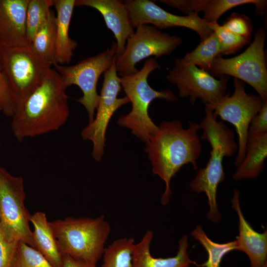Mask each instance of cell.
Listing matches in <instances>:
<instances>
[{
    "instance_id": "1",
    "label": "cell",
    "mask_w": 267,
    "mask_h": 267,
    "mask_svg": "<svg viewBox=\"0 0 267 267\" xmlns=\"http://www.w3.org/2000/svg\"><path fill=\"white\" fill-rule=\"evenodd\" d=\"M157 131L145 143V151L148 154L152 172L165 183V190L161 202L167 205L170 199L172 178L184 165H192L197 169V161L202 150L198 132L199 125L188 121L184 128L178 120L163 121Z\"/></svg>"
},
{
    "instance_id": "2",
    "label": "cell",
    "mask_w": 267,
    "mask_h": 267,
    "mask_svg": "<svg viewBox=\"0 0 267 267\" xmlns=\"http://www.w3.org/2000/svg\"><path fill=\"white\" fill-rule=\"evenodd\" d=\"M66 89L58 73L50 67L12 117L11 130L18 142L57 131L66 123L69 115Z\"/></svg>"
},
{
    "instance_id": "3",
    "label": "cell",
    "mask_w": 267,
    "mask_h": 267,
    "mask_svg": "<svg viewBox=\"0 0 267 267\" xmlns=\"http://www.w3.org/2000/svg\"><path fill=\"white\" fill-rule=\"evenodd\" d=\"M161 68L154 57L148 58L142 68L136 73L120 77V83L126 96L132 103V110L123 115L117 121L118 125L131 130L132 133L146 143L157 131L158 126L148 115L151 102L156 98L176 102L178 99L170 89L156 90L148 84L147 78L154 70Z\"/></svg>"
},
{
    "instance_id": "4",
    "label": "cell",
    "mask_w": 267,
    "mask_h": 267,
    "mask_svg": "<svg viewBox=\"0 0 267 267\" xmlns=\"http://www.w3.org/2000/svg\"><path fill=\"white\" fill-rule=\"evenodd\" d=\"M50 223L63 256L96 266L111 231L104 216L95 218L68 217Z\"/></svg>"
},
{
    "instance_id": "5",
    "label": "cell",
    "mask_w": 267,
    "mask_h": 267,
    "mask_svg": "<svg viewBox=\"0 0 267 267\" xmlns=\"http://www.w3.org/2000/svg\"><path fill=\"white\" fill-rule=\"evenodd\" d=\"M0 61L12 93L15 113L41 84L50 66L39 58L28 45L0 46Z\"/></svg>"
},
{
    "instance_id": "6",
    "label": "cell",
    "mask_w": 267,
    "mask_h": 267,
    "mask_svg": "<svg viewBox=\"0 0 267 267\" xmlns=\"http://www.w3.org/2000/svg\"><path fill=\"white\" fill-rule=\"evenodd\" d=\"M266 33L258 30L253 41L241 54L229 58L218 56L208 72L216 76H231L253 88L264 100H267V69L265 43Z\"/></svg>"
},
{
    "instance_id": "7",
    "label": "cell",
    "mask_w": 267,
    "mask_h": 267,
    "mask_svg": "<svg viewBox=\"0 0 267 267\" xmlns=\"http://www.w3.org/2000/svg\"><path fill=\"white\" fill-rule=\"evenodd\" d=\"M116 48V43H113L110 48L74 65L64 66L56 63L53 65L67 88L76 85L82 90L83 95L77 101L87 111L89 123L94 119L99 99V94L97 92L98 79L115 61Z\"/></svg>"
},
{
    "instance_id": "8",
    "label": "cell",
    "mask_w": 267,
    "mask_h": 267,
    "mask_svg": "<svg viewBox=\"0 0 267 267\" xmlns=\"http://www.w3.org/2000/svg\"><path fill=\"white\" fill-rule=\"evenodd\" d=\"M25 199L22 177L13 176L0 165V226L9 236L35 249Z\"/></svg>"
},
{
    "instance_id": "9",
    "label": "cell",
    "mask_w": 267,
    "mask_h": 267,
    "mask_svg": "<svg viewBox=\"0 0 267 267\" xmlns=\"http://www.w3.org/2000/svg\"><path fill=\"white\" fill-rule=\"evenodd\" d=\"M136 28L128 39L123 53L116 56L115 67L120 77L136 73L138 70L135 65L141 60L169 55L182 42L179 37L162 32L151 25H141Z\"/></svg>"
},
{
    "instance_id": "10",
    "label": "cell",
    "mask_w": 267,
    "mask_h": 267,
    "mask_svg": "<svg viewBox=\"0 0 267 267\" xmlns=\"http://www.w3.org/2000/svg\"><path fill=\"white\" fill-rule=\"evenodd\" d=\"M234 89L231 95L226 94L217 102L205 106L211 108L221 120L234 126L238 135V150L234 165L237 167L243 160L249 126L260 111L265 100L259 95L247 93L242 82L234 80Z\"/></svg>"
},
{
    "instance_id": "11",
    "label": "cell",
    "mask_w": 267,
    "mask_h": 267,
    "mask_svg": "<svg viewBox=\"0 0 267 267\" xmlns=\"http://www.w3.org/2000/svg\"><path fill=\"white\" fill-rule=\"evenodd\" d=\"M166 78L177 86L180 97H189L192 105L199 98L205 105L214 103L226 95L229 79L225 76L216 79L209 72L186 62L182 58L175 60Z\"/></svg>"
},
{
    "instance_id": "12",
    "label": "cell",
    "mask_w": 267,
    "mask_h": 267,
    "mask_svg": "<svg viewBox=\"0 0 267 267\" xmlns=\"http://www.w3.org/2000/svg\"><path fill=\"white\" fill-rule=\"evenodd\" d=\"M115 61L104 73V80L99 94L96 116L93 120L89 123L81 132V136L84 140H89L92 142L91 154L97 162L101 160L104 154L105 134L112 116L120 107L130 102L126 96L118 98L122 87Z\"/></svg>"
},
{
    "instance_id": "13",
    "label": "cell",
    "mask_w": 267,
    "mask_h": 267,
    "mask_svg": "<svg viewBox=\"0 0 267 267\" xmlns=\"http://www.w3.org/2000/svg\"><path fill=\"white\" fill-rule=\"evenodd\" d=\"M127 6L134 28L149 24L159 29L182 27L196 32L202 41L213 32L209 23L198 14L179 16L170 13L149 0L123 1Z\"/></svg>"
},
{
    "instance_id": "14",
    "label": "cell",
    "mask_w": 267,
    "mask_h": 267,
    "mask_svg": "<svg viewBox=\"0 0 267 267\" xmlns=\"http://www.w3.org/2000/svg\"><path fill=\"white\" fill-rule=\"evenodd\" d=\"M75 6L95 9L103 17L107 27L116 40V57L121 55L128 39L134 33L129 11L123 1L119 0H75Z\"/></svg>"
},
{
    "instance_id": "15",
    "label": "cell",
    "mask_w": 267,
    "mask_h": 267,
    "mask_svg": "<svg viewBox=\"0 0 267 267\" xmlns=\"http://www.w3.org/2000/svg\"><path fill=\"white\" fill-rule=\"evenodd\" d=\"M29 0H0V46L28 45L26 19Z\"/></svg>"
},
{
    "instance_id": "16",
    "label": "cell",
    "mask_w": 267,
    "mask_h": 267,
    "mask_svg": "<svg viewBox=\"0 0 267 267\" xmlns=\"http://www.w3.org/2000/svg\"><path fill=\"white\" fill-rule=\"evenodd\" d=\"M239 191L233 190L231 200L232 208L236 211L239 220V235L236 237L235 250L244 252L248 257L251 267H267V232L256 231L245 220L239 203Z\"/></svg>"
},
{
    "instance_id": "17",
    "label": "cell",
    "mask_w": 267,
    "mask_h": 267,
    "mask_svg": "<svg viewBox=\"0 0 267 267\" xmlns=\"http://www.w3.org/2000/svg\"><path fill=\"white\" fill-rule=\"evenodd\" d=\"M153 238V232L147 230L141 239L134 244L131 267H190L191 264L197 266L189 258L186 235L182 236L179 239L177 255L166 258H155L151 255L150 245Z\"/></svg>"
},
{
    "instance_id": "18",
    "label": "cell",
    "mask_w": 267,
    "mask_h": 267,
    "mask_svg": "<svg viewBox=\"0 0 267 267\" xmlns=\"http://www.w3.org/2000/svg\"><path fill=\"white\" fill-rule=\"evenodd\" d=\"M53 6L56 11L54 64L64 65L70 62L78 46L77 42L69 35L75 0H54Z\"/></svg>"
},
{
    "instance_id": "19",
    "label": "cell",
    "mask_w": 267,
    "mask_h": 267,
    "mask_svg": "<svg viewBox=\"0 0 267 267\" xmlns=\"http://www.w3.org/2000/svg\"><path fill=\"white\" fill-rule=\"evenodd\" d=\"M267 157V133L248 132L245 155L232 178L239 180L255 179L263 172Z\"/></svg>"
},
{
    "instance_id": "20",
    "label": "cell",
    "mask_w": 267,
    "mask_h": 267,
    "mask_svg": "<svg viewBox=\"0 0 267 267\" xmlns=\"http://www.w3.org/2000/svg\"><path fill=\"white\" fill-rule=\"evenodd\" d=\"M30 222L34 227L33 237L35 249L54 267H62L63 255L45 214L38 211L31 215Z\"/></svg>"
},
{
    "instance_id": "21",
    "label": "cell",
    "mask_w": 267,
    "mask_h": 267,
    "mask_svg": "<svg viewBox=\"0 0 267 267\" xmlns=\"http://www.w3.org/2000/svg\"><path fill=\"white\" fill-rule=\"evenodd\" d=\"M56 41L55 15L52 11L47 21L35 34L28 46L50 66L54 64Z\"/></svg>"
},
{
    "instance_id": "22",
    "label": "cell",
    "mask_w": 267,
    "mask_h": 267,
    "mask_svg": "<svg viewBox=\"0 0 267 267\" xmlns=\"http://www.w3.org/2000/svg\"><path fill=\"white\" fill-rule=\"evenodd\" d=\"M221 53L219 40L216 34L213 32L209 37L201 41L194 50L186 53L182 59L186 62L208 72L213 60L221 55Z\"/></svg>"
},
{
    "instance_id": "23",
    "label": "cell",
    "mask_w": 267,
    "mask_h": 267,
    "mask_svg": "<svg viewBox=\"0 0 267 267\" xmlns=\"http://www.w3.org/2000/svg\"><path fill=\"white\" fill-rule=\"evenodd\" d=\"M134 238L123 237L113 241L105 248L101 267H131Z\"/></svg>"
},
{
    "instance_id": "24",
    "label": "cell",
    "mask_w": 267,
    "mask_h": 267,
    "mask_svg": "<svg viewBox=\"0 0 267 267\" xmlns=\"http://www.w3.org/2000/svg\"><path fill=\"white\" fill-rule=\"evenodd\" d=\"M191 235L203 246L208 255L207 262L197 265L198 267H220L223 257L229 252L235 250V241L224 243H216L207 236L200 225L196 226Z\"/></svg>"
},
{
    "instance_id": "25",
    "label": "cell",
    "mask_w": 267,
    "mask_h": 267,
    "mask_svg": "<svg viewBox=\"0 0 267 267\" xmlns=\"http://www.w3.org/2000/svg\"><path fill=\"white\" fill-rule=\"evenodd\" d=\"M54 0H29L26 11V26L28 43L47 21Z\"/></svg>"
},
{
    "instance_id": "26",
    "label": "cell",
    "mask_w": 267,
    "mask_h": 267,
    "mask_svg": "<svg viewBox=\"0 0 267 267\" xmlns=\"http://www.w3.org/2000/svg\"><path fill=\"white\" fill-rule=\"evenodd\" d=\"M246 4H254L258 12L263 13L267 0H209L204 9L203 19L208 23H217L219 18L230 9Z\"/></svg>"
},
{
    "instance_id": "27",
    "label": "cell",
    "mask_w": 267,
    "mask_h": 267,
    "mask_svg": "<svg viewBox=\"0 0 267 267\" xmlns=\"http://www.w3.org/2000/svg\"><path fill=\"white\" fill-rule=\"evenodd\" d=\"M209 26L217 36L221 45V55L234 53L250 43L249 40L226 30L217 23H209Z\"/></svg>"
},
{
    "instance_id": "28",
    "label": "cell",
    "mask_w": 267,
    "mask_h": 267,
    "mask_svg": "<svg viewBox=\"0 0 267 267\" xmlns=\"http://www.w3.org/2000/svg\"><path fill=\"white\" fill-rule=\"evenodd\" d=\"M19 242L0 226V267H18Z\"/></svg>"
},
{
    "instance_id": "29",
    "label": "cell",
    "mask_w": 267,
    "mask_h": 267,
    "mask_svg": "<svg viewBox=\"0 0 267 267\" xmlns=\"http://www.w3.org/2000/svg\"><path fill=\"white\" fill-rule=\"evenodd\" d=\"M18 267H54L36 249L19 241Z\"/></svg>"
},
{
    "instance_id": "30",
    "label": "cell",
    "mask_w": 267,
    "mask_h": 267,
    "mask_svg": "<svg viewBox=\"0 0 267 267\" xmlns=\"http://www.w3.org/2000/svg\"><path fill=\"white\" fill-rule=\"evenodd\" d=\"M222 26L235 35L251 39L252 25L250 19L244 14L232 13Z\"/></svg>"
},
{
    "instance_id": "31",
    "label": "cell",
    "mask_w": 267,
    "mask_h": 267,
    "mask_svg": "<svg viewBox=\"0 0 267 267\" xmlns=\"http://www.w3.org/2000/svg\"><path fill=\"white\" fill-rule=\"evenodd\" d=\"M0 110L8 117H12L15 108L10 87L2 71L0 61Z\"/></svg>"
},
{
    "instance_id": "32",
    "label": "cell",
    "mask_w": 267,
    "mask_h": 267,
    "mask_svg": "<svg viewBox=\"0 0 267 267\" xmlns=\"http://www.w3.org/2000/svg\"><path fill=\"white\" fill-rule=\"evenodd\" d=\"M160 1L189 15L198 14L204 11L209 0H162Z\"/></svg>"
},
{
    "instance_id": "33",
    "label": "cell",
    "mask_w": 267,
    "mask_h": 267,
    "mask_svg": "<svg viewBox=\"0 0 267 267\" xmlns=\"http://www.w3.org/2000/svg\"><path fill=\"white\" fill-rule=\"evenodd\" d=\"M249 132L252 133H267V100L260 111L251 122Z\"/></svg>"
},
{
    "instance_id": "34",
    "label": "cell",
    "mask_w": 267,
    "mask_h": 267,
    "mask_svg": "<svg viewBox=\"0 0 267 267\" xmlns=\"http://www.w3.org/2000/svg\"><path fill=\"white\" fill-rule=\"evenodd\" d=\"M62 267H96V266L69 256L63 255Z\"/></svg>"
},
{
    "instance_id": "35",
    "label": "cell",
    "mask_w": 267,
    "mask_h": 267,
    "mask_svg": "<svg viewBox=\"0 0 267 267\" xmlns=\"http://www.w3.org/2000/svg\"><path fill=\"white\" fill-rule=\"evenodd\" d=\"M0 112H1L0 110Z\"/></svg>"
}]
</instances>
